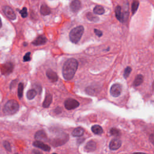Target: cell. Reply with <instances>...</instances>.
Returning <instances> with one entry per match:
<instances>
[{"label":"cell","mask_w":154,"mask_h":154,"mask_svg":"<svg viewBox=\"0 0 154 154\" xmlns=\"http://www.w3.org/2000/svg\"><path fill=\"white\" fill-rule=\"evenodd\" d=\"M115 16H116L117 19L119 21L122 22V9H121V6H118L116 7H115Z\"/></svg>","instance_id":"19"},{"label":"cell","mask_w":154,"mask_h":154,"mask_svg":"<svg viewBox=\"0 0 154 154\" xmlns=\"http://www.w3.org/2000/svg\"><path fill=\"white\" fill-rule=\"evenodd\" d=\"M93 12L96 14V15H103L105 13V10L104 9V7L101 6H95V7L93 9Z\"/></svg>","instance_id":"21"},{"label":"cell","mask_w":154,"mask_h":154,"mask_svg":"<svg viewBox=\"0 0 154 154\" xmlns=\"http://www.w3.org/2000/svg\"><path fill=\"white\" fill-rule=\"evenodd\" d=\"M131 70H132V69L131 67H127L125 69V71H124V76L125 78H127L129 76L130 73L131 72Z\"/></svg>","instance_id":"27"},{"label":"cell","mask_w":154,"mask_h":154,"mask_svg":"<svg viewBox=\"0 0 154 154\" xmlns=\"http://www.w3.org/2000/svg\"><path fill=\"white\" fill-rule=\"evenodd\" d=\"M47 76L51 82L54 83L58 80V76L57 73L51 69H49L47 71Z\"/></svg>","instance_id":"12"},{"label":"cell","mask_w":154,"mask_h":154,"mask_svg":"<svg viewBox=\"0 0 154 154\" xmlns=\"http://www.w3.org/2000/svg\"><path fill=\"white\" fill-rule=\"evenodd\" d=\"M78 63L75 58L67 60L64 64L62 69V73L64 78L66 80H70L73 76L78 69Z\"/></svg>","instance_id":"1"},{"label":"cell","mask_w":154,"mask_h":154,"mask_svg":"<svg viewBox=\"0 0 154 154\" xmlns=\"http://www.w3.org/2000/svg\"><path fill=\"white\" fill-rule=\"evenodd\" d=\"M94 32L98 37H101L102 36V32L101 30H99L98 29H95Z\"/></svg>","instance_id":"31"},{"label":"cell","mask_w":154,"mask_h":154,"mask_svg":"<svg viewBox=\"0 0 154 154\" xmlns=\"http://www.w3.org/2000/svg\"><path fill=\"white\" fill-rule=\"evenodd\" d=\"M3 10L5 15L10 19L15 20L16 19V14L11 7L9 6H4L3 8Z\"/></svg>","instance_id":"7"},{"label":"cell","mask_w":154,"mask_h":154,"mask_svg":"<svg viewBox=\"0 0 154 154\" xmlns=\"http://www.w3.org/2000/svg\"><path fill=\"white\" fill-rule=\"evenodd\" d=\"M138 6H139V2L138 1H137V0H135V1H134L133 3L131 9H132V13H133V15L137 12V10L138 9Z\"/></svg>","instance_id":"25"},{"label":"cell","mask_w":154,"mask_h":154,"mask_svg":"<svg viewBox=\"0 0 154 154\" xmlns=\"http://www.w3.org/2000/svg\"><path fill=\"white\" fill-rule=\"evenodd\" d=\"M33 144L34 146L39 148V149H41L44 150V151L48 152V151H50V149H51L50 147L48 145L44 143L43 142H42L41 141H37H37H34Z\"/></svg>","instance_id":"11"},{"label":"cell","mask_w":154,"mask_h":154,"mask_svg":"<svg viewBox=\"0 0 154 154\" xmlns=\"http://www.w3.org/2000/svg\"><path fill=\"white\" fill-rule=\"evenodd\" d=\"M92 132L95 134H96V135H101L103 133V129L102 128L99 126V125H93L92 128H91Z\"/></svg>","instance_id":"18"},{"label":"cell","mask_w":154,"mask_h":154,"mask_svg":"<svg viewBox=\"0 0 154 154\" xmlns=\"http://www.w3.org/2000/svg\"><path fill=\"white\" fill-rule=\"evenodd\" d=\"M30 55H31V53L28 52L27 53L24 57V61H29L31 60V57H30Z\"/></svg>","instance_id":"30"},{"label":"cell","mask_w":154,"mask_h":154,"mask_svg":"<svg viewBox=\"0 0 154 154\" xmlns=\"http://www.w3.org/2000/svg\"><path fill=\"white\" fill-rule=\"evenodd\" d=\"M86 17L89 21L93 22H96L99 21V18L97 17L96 16H95L93 13H92L90 12H88L86 14Z\"/></svg>","instance_id":"22"},{"label":"cell","mask_w":154,"mask_h":154,"mask_svg":"<svg viewBox=\"0 0 154 154\" xmlns=\"http://www.w3.org/2000/svg\"><path fill=\"white\" fill-rule=\"evenodd\" d=\"M35 138L37 141H41L43 140H45L47 138V135L45 131L41 130L37 131L35 134Z\"/></svg>","instance_id":"14"},{"label":"cell","mask_w":154,"mask_h":154,"mask_svg":"<svg viewBox=\"0 0 154 154\" xmlns=\"http://www.w3.org/2000/svg\"><path fill=\"white\" fill-rule=\"evenodd\" d=\"M53 100V96L51 94H47L44 102H43V107L44 108H48L50 106Z\"/></svg>","instance_id":"16"},{"label":"cell","mask_w":154,"mask_h":154,"mask_svg":"<svg viewBox=\"0 0 154 154\" xmlns=\"http://www.w3.org/2000/svg\"><path fill=\"white\" fill-rule=\"evenodd\" d=\"M110 134L114 136H119L120 135V131L117 128H113L110 130Z\"/></svg>","instance_id":"26"},{"label":"cell","mask_w":154,"mask_h":154,"mask_svg":"<svg viewBox=\"0 0 154 154\" xmlns=\"http://www.w3.org/2000/svg\"><path fill=\"white\" fill-rule=\"evenodd\" d=\"M84 29L83 26H78L72 29L69 33V38L72 42L74 44L78 43L84 33Z\"/></svg>","instance_id":"2"},{"label":"cell","mask_w":154,"mask_h":154,"mask_svg":"<svg viewBox=\"0 0 154 154\" xmlns=\"http://www.w3.org/2000/svg\"><path fill=\"white\" fill-rule=\"evenodd\" d=\"M51 13V9L46 4L42 5L41 7V13L44 16H47L50 15Z\"/></svg>","instance_id":"17"},{"label":"cell","mask_w":154,"mask_h":154,"mask_svg":"<svg viewBox=\"0 0 154 154\" xmlns=\"http://www.w3.org/2000/svg\"><path fill=\"white\" fill-rule=\"evenodd\" d=\"M47 42V38L45 36H39L33 42V44L36 46H39L45 44Z\"/></svg>","instance_id":"9"},{"label":"cell","mask_w":154,"mask_h":154,"mask_svg":"<svg viewBox=\"0 0 154 154\" xmlns=\"http://www.w3.org/2000/svg\"><path fill=\"white\" fill-rule=\"evenodd\" d=\"M84 130L83 128L81 127H78L76 128L75 129L73 130V131L72 133V134L74 137H81L84 134Z\"/></svg>","instance_id":"15"},{"label":"cell","mask_w":154,"mask_h":154,"mask_svg":"<svg viewBox=\"0 0 154 154\" xmlns=\"http://www.w3.org/2000/svg\"><path fill=\"white\" fill-rule=\"evenodd\" d=\"M52 154H57V153H52Z\"/></svg>","instance_id":"35"},{"label":"cell","mask_w":154,"mask_h":154,"mask_svg":"<svg viewBox=\"0 0 154 154\" xmlns=\"http://www.w3.org/2000/svg\"><path fill=\"white\" fill-rule=\"evenodd\" d=\"M23 91H24V84L22 83H20L18 84V97L19 99H21L23 96Z\"/></svg>","instance_id":"24"},{"label":"cell","mask_w":154,"mask_h":154,"mask_svg":"<svg viewBox=\"0 0 154 154\" xmlns=\"http://www.w3.org/2000/svg\"><path fill=\"white\" fill-rule=\"evenodd\" d=\"M143 81V76L141 75H138L137 76V77L135 78V79L133 83V85L135 87L138 86H140Z\"/></svg>","instance_id":"20"},{"label":"cell","mask_w":154,"mask_h":154,"mask_svg":"<svg viewBox=\"0 0 154 154\" xmlns=\"http://www.w3.org/2000/svg\"><path fill=\"white\" fill-rule=\"evenodd\" d=\"M96 143L93 140L89 141L84 147V150L87 152H93L96 150Z\"/></svg>","instance_id":"13"},{"label":"cell","mask_w":154,"mask_h":154,"mask_svg":"<svg viewBox=\"0 0 154 154\" xmlns=\"http://www.w3.org/2000/svg\"><path fill=\"white\" fill-rule=\"evenodd\" d=\"M122 91V86L119 84H113L110 89V93L113 97H118L121 95Z\"/></svg>","instance_id":"4"},{"label":"cell","mask_w":154,"mask_h":154,"mask_svg":"<svg viewBox=\"0 0 154 154\" xmlns=\"http://www.w3.org/2000/svg\"><path fill=\"white\" fill-rule=\"evenodd\" d=\"M20 14L21 15V16L23 18H26L28 16V13H27V9L26 7H24L20 12Z\"/></svg>","instance_id":"28"},{"label":"cell","mask_w":154,"mask_h":154,"mask_svg":"<svg viewBox=\"0 0 154 154\" xmlns=\"http://www.w3.org/2000/svg\"><path fill=\"white\" fill-rule=\"evenodd\" d=\"M13 70V65L12 63L8 62L6 64L2 65L1 67V71L3 75H9L10 74Z\"/></svg>","instance_id":"6"},{"label":"cell","mask_w":154,"mask_h":154,"mask_svg":"<svg viewBox=\"0 0 154 154\" xmlns=\"http://www.w3.org/2000/svg\"><path fill=\"white\" fill-rule=\"evenodd\" d=\"M19 105L18 102L15 100L9 101L4 107V112L7 115L15 114L19 110Z\"/></svg>","instance_id":"3"},{"label":"cell","mask_w":154,"mask_h":154,"mask_svg":"<svg viewBox=\"0 0 154 154\" xmlns=\"http://www.w3.org/2000/svg\"><path fill=\"white\" fill-rule=\"evenodd\" d=\"M16 81H17L16 80H14V81H13L12 82L11 85H10V89H12V87H13V86H15V84H16Z\"/></svg>","instance_id":"32"},{"label":"cell","mask_w":154,"mask_h":154,"mask_svg":"<svg viewBox=\"0 0 154 154\" xmlns=\"http://www.w3.org/2000/svg\"><path fill=\"white\" fill-rule=\"evenodd\" d=\"M3 146H4V147H5V149H6L7 151L11 152V150H12L11 146H10V143H9V141H4L3 142Z\"/></svg>","instance_id":"29"},{"label":"cell","mask_w":154,"mask_h":154,"mask_svg":"<svg viewBox=\"0 0 154 154\" xmlns=\"http://www.w3.org/2000/svg\"><path fill=\"white\" fill-rule=\"evenodd\" d=\"M133 154H147V153H143V152H136V153H134Z\"/></svg>","instance_id":"33"},{"label":"cell","mask_w":154,"mask_h":154,"mask_svg":"<svg viewBox=\"0 0 154 154\" xmlns=\"http://www.w3.org/2000/svg\"><path fill=\"white\" fill-rule=\"evenodd\" d=\"M122 145V141L118 138H114L112 140L110 143V149L112 150H118L120 148Z\"/></svg>","instance_id":"8"},{"label":"cell","mask_w":154,"mask_h":154,"mask_svg":"<svg viewBox=\"0 0 154 154\" xmlns=\"http://www.w3.org/2000/svg\"><path fill=\"white\" fill-rule=\"evenodd\" d=\"M79 105H80V104L78 101H76L75 99H71V98L67 99L64 102V107L68 110L75 109L78 107L79 106Z\"/></svg>","instance_id":"5"},{"label":"cell","mask_w":154,"mask_h":154,"mask_svg":"<svg viewBox=\"0 0 154 154\" xmlns=\"http://www.w3.org/2000/svg\"><path fill=\"white\" fill-rule=\"evenodd\" d=\"M15 154H18V153H15Z\"/></svg>","instance_id":"36"},{"label":"cell","mask_w":154,"mask_h":154,"mask_svg":"<svg viewBox=\"0 0 154 154\" xmlns=\"http://www.w3.org/2000/svg\"><path fill=\"white\" fill-rule=\"evenodd\" d=\"M2 27V22H1V18H0V28H1Z\"/></svg>","instance_id":"34"},{"label":"cell","mask_w":154,"mask_h":154,"mask_svg":"<svg viewBox=\"0 0 154 154\" xmlns=\"http://www.w3.org/2000/svg\"><path fill=\"white\" fill-rule=\"evenodd\" d=\"M37 95V92L34 89H31L27 93V97L29 100H31L35 98Z\"/></svg>","instance_id":"23"},{"label":"cell","mask_w":154,"mask_h":154,"mask_svg":"<svg viewBox=\"0 0 154 154\" xmlns=\"http://www.w3.org/2000/svg\"><path fill=\"white\" fill-rule=\"evenodd\" d=\"M70 7L73 12L76 13L78 12L81 8V2L80 0H73V1H72L70 3Z\"/></svg>","instance_id":"10"}]
</instances>
